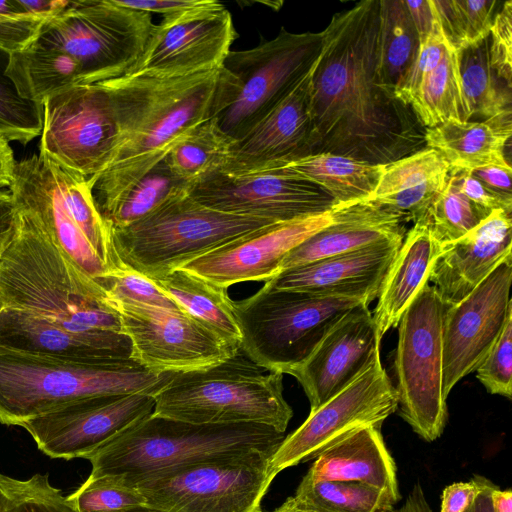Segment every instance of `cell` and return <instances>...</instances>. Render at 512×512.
Returning <instances> with one entry per match:
<instances>
[{
	"mask_svg": "<svg viewBox=\"0 0 512 512\" xmlns=\"http://www.w3.org/2000/svg\"><path fill=\"white\" fill-rule=\"evenodd\" d=\"M379 0L333 15L311 79L312 154L386 165L425 146V128L379 74Z\"/></svg>",
	"mask_w": 512,
	"mask_h": 512,
	"instance_id": "cell-1",
	"label": "cell"
},
{
	"mask_svg": "<svg viewBox=\"0 0 512 512\" xmlns=\"http://www.w3.org/2000/svg\"><path fill=\"white\" fill-rule=\"evenodd\" d=\"M117 125L113 154L88 178L101 213L116 203L196 127L233 101L235 77L224 66L181 77L126 73L101 81Z\"/></svg>",
	"mask_w": 512,
	"mask_h": 512,
	"instance_id": "cell-2",
	"label": "cell"
},
{
	"mask_svg": "<svg viewBox=\"0 0 512 512\" xmlns=\"http://www.w3.org/2000/svg\"><path fill=\"white\" fill-rule=\"evenodd\" d=\"M0 308L20 310L73 332H122L119 313L101 283L18 208L13 237L0 256Z\"/></svg>",
	"mask_w": 512,
	"mask_h": 512,
	"instance_id": "cell-3",
	"label": "cell"
},
{
	"mask_svg": "<svg viewBox=\"0 0 512 512\" xmlns=\"http://www.w3.org/2000/svg\"><path fill=\"white\" fill-rule=\"evenodd\" d=\"M285 437L262 424H193L151 413L83 458L92 466L89 477L114 476L131 487L147 476L196 463L274 454Z\"/></svg>",
	"mask_w": 512,
	"mask_h": 512,
	"instance_id": "cell-4",
	"label": "cell"
},
{
	"mask_svg": "<svg viewBox=\"0 0 512 512\" xmlns=\"http://www.w3.org/2000/svg\"><path fill=\"white\" fill-rule=\"evenodd\" d=\"M173 373L134 360L81 362L0 348V423L20 426L70 402L99 395H153Z\"/></svg>",
	"mask_w": 512,
	"mask_h": 512,
	"instance_id": "cell-5",
	"label": "cell"
},
{
	"mask_svg": "<svg viewBox=\"0 0 512 512\" xmlns=\"http://www.w3.org/2000/svg\"><path fill=\"white\" fill-rule=\"evenodd\" d=\"M9 192L15 207L93 279L100 282L121 266L85 176L35 154L16 162Z\"/></svg>",
	"mask_w": 512,
	"mask_h": 512,
	"instance_id": "cell-6",
	"label": "cell"
},
{
	"mask_svg": "<svg viewBox=\"0 0 512 512\" xmlns=\"http://www.w3.org/2000/svg\"><path fill=\"white\" fill-rule=\"evenodd\" d=\"M152 396V414L193 424L256 423L285 433L293 417L283 374L258 366L241 348L218 364L173 373Z\"/></svg>",
	"mask_w": 512,
	"mask_h": 512,
	"instance_id": "cell-7",
	"label": "cell"
},
{
	"mask_svg": "<svg viewBox=\"0 0 512 512\" xmlns=\"http://www.w3.org/2000/svg\"><path fill=\"white\" fill-rule=\"evenodd\" d=\"M274 223L208 208L186 192L128 226L111 229L113 246L121 265L150 279H157L195 258Z\"/></svg>",
	"mask_w": 512,
	"mask_h": 512,
	"instance_id": "cell-8",
	"label": "cell"
},
{
	"mask_svg": "<svg viewBox=\"0 0 512 512\" xmlns=\"http://www.w3.org/2000/svg\"><path fill=\"white\" fill-rule=\"evenodd\" d=\"M362 303L367 304L350 297L275 289L265 283L252 296L234 301L240 348L265 370L289 374L334 324Z\"/></svg>",
	"mask_w": 512,
	"mask_h": 512,
	"instance_id": "cell-9",
	"label": "cell"
},
{
	"mask_svg": "<svg viewBox=\"0 0 512 512\" xmlns=\"http://www.w3.org/2000/svg\"><path fill=\"white\" fill-rule=\"evenodd\" d=\"M153 26L150 13L116 0H77L69 1L60 14L44 23L36 40L76 59L83 84H92L129 72Z\"/></svg>",
	"mask_w": 512,
	"mask_h": 512,
	"instance_id": "cell-10",
	"label": "cell"
},
{
	"mask_svg": "<svg viewBox=\"0 0 512 512\" xmlns=\"http://www.w3.org/2000/svg\"><path fill=\"white\" fill-rule=\"evenodd\" d=\"M445 304L424 284L402 314L394 354L399 415L427 442L438 439L448 410L442 389V318Z\"/></svg>",
	"mask_w": 512,
	"mask_h": 512,
	"instance_id": "cell-11",
	"label": "cell"
},
{
	"mask_svg": "<svg viewBox=\"0 0 512 512\" xmlns=\"http://www.w3.org/2000/svg\"><path fill=\"white\" fill-rule=\"evenodd\" d=\"M322 47V32L292 33L281 28L258 46L230 51L223 66L235 77L237 92L216 118L235 141L258 124L310 70Z\"/></svg>",
	"mask_w": 512,
	"mask_h": 512,
	"instance_id": "cell-12",
	"label": "cell"
},
{
	"mask_svg": "<svg viewBox=\"0 0 512 512\" xmlns=\"http://www.w3.org/2000/svg\"><path fill=\"white\" fill-rule=\"evenodd\" d=\"M273 454L196 463L142 478L131 487L145 504L167 512H263Z\"/></svg>",
	"mask_w": 512,
	"mask_h": 512,
	"instance_id": "cell-13",
	"label": "cell"
},
{
	"mask_svg": "<svg viewBox=\"0 0 512 512\" xmlns=\"http://www.w3.org/2000/svg\"><path fill=\"white\" fill-rule=\"evenodd\" d=\"M117 140L112 102L102 82L61 91L43 103L39 155L91 178L107 166Z\"/></svg>",
	"mask_w": 512,
	"mask_h": 512,
	"instance_id": "cell-14",
	"label": "cell"
},
{
	"mask_svg": "<svg viewBox=\"0 0 512 512\" xmlns=\"http://www.w3.org/2000/svg\"><path fill=\"white\" fill-rule=\"evenodd\" d=\"M397 406L395 388L379 357L342 391L310 411L307 419L284 438L271 456V476L315 459L358 428H381Z\"/></svg>",
	"mask_w": 512,
	"mask_h": 512,
	"instance_id": "cell-15",
	"label": "cell"
},
{
	"mask_svg": "<svg viewBox=\"0 0 512 512\" xmlns=\"http://www.w3.org/2000/svg\"><path fill=\"white\" fill-rule=\"evenodd\" d=\"M131 358L154 373L182 372L218 364L237 353L231 344L185 311L143 304H115Z\"/></svg>",
	"mask_w": 512,
	"mask_h": 512,
	"instance_id": "cell-16",
	"label": "cell"
},
{
	"mask_svg": "<svg viewBox=\"0 0 512 512\" xmlns=\"http://www.w3.org/2000/svg\"><path fill=\"white\" fill-rule=\"evenodd\" d=\"M237 37L228 9L199 0L153 26L145 49L127 73L181 77L223 66Z\"/></svg>",
	"mask_w": 512,
	"mask_h": 512,
	"instance_id": "cell-17",
	"label": "cell"
},
{
	"mask_svg": "<svg viewBox=\"0 0 512 512\" xmlns=\"http://www.w3.org/2000/svg\"><path fill=\"white\" fill-rule=\"evenodd\" d=\"M188 194L208 208L275 223L322 213L337 205L318 185L278 169L220 170L191 186Z\"/></svg>",
	"mask_w": 512,
	"mask_h": 512,
	"instance_id": "cell-18",
	"label": "cell"
},
{
	"mask_svg": "<svg viewBox=\"0 0 512 512\" xmlns=\"http://www.w3.org/2000/svg\"><path fill=\"white\" fill-rule=\"evenodd\" d=\"M512 256L503 260L467 296L445 304L442 318V389L474 372L497 341L512 311Z\"/></svg>",
	"mask_w": 512,
	"mask_h": 512,
	"instance_id": "cell-19",
	"label": "cell"
},
{
	"mask_svg": "<svg viewBox=\"0 0 512 512\" xmlns=\"http://www.w3.org/2000/svg\"><path fill=\"white\" fill-rule=\"evenodd\" d=\"M150 394L99 395L70 402L20 426L50 458H83L136 421L151 414Z\"/></svg>",
	"mask_w": 512,
	"mask_h": 512,
	"instance_id": "cell-20",
	"label": "cell"
},
{
	"mask_svg": "<svg viewBox=\"0 0 512 512\" xmlns=\"http://www.w3.org/2000/svg\"><path fill=\"white\" fill-rule=\"evenodd\" d=\"M347 204L265 226L187 262L180 269L226 289L241 282H267L280 273L282 260L293 248L338 220Z\"/></svg>",
	"mask_w": 512,
	"mask_h": 512,
	"instance_id": "cell-21",
	"label": "cell"
},
{
	"mask_svg": "<svg viewBox=\"0 0 512 512\" xmlns=\"http://www.w3.org/2000/svg\"><path fill=\"white\" fill-rule=\"evenodd\" d=\"M380 342L365 303L334 324L307 359L289 372L302 386L310 411L342 391L379 358Z\"/></svg>",
	"mask_w": 512,
	"mask_h": 512,
	"instance_id": "cell-22",
	"label": "cell"
},
{
	"mask_svg": "<svg viewBox=\"0 0 512 512\" xmlns=\"http://www.w3.org/2000/svg\"><path fill=\"white\" fill-rule=\"evenodd\" d=\"M316 61L258 124L235 141L223 171L272 169L312 154L311 79Z\"/></svg>",
	"mask_w": 512,
	"mask_h": 512,
	"instance_id": "cell-23",
	"label": "cell"
},
{
	"mask_svg": "<svg viewBox=\"0 0 512 512\" xmlns=\"http://www.w3.org/2000/svg\"><path fill=\"white\" fill-rule=\"evenodd\" d=\"M403 239L382 241L293 267L265 283L275 289L356 298L369 305L378 296Z\"/></svg>",
	"mask_w": 512,
	"mask_h": 512,
	"instance_id": "cell-24",
	"label": "cell"
},
{
	"mask_svg": "<svg viewBox=\"0 0 512 512\" xmlns=\"http://www.w3.org/2000/svg\"><path fill=\"white\" fill-rule=\"evenodd\" d=\"M511 247V214L493 210L466 235L441 246L428 282L436 288L444 304H454L512 256Z\"/></svg>",
	"mask_w": 512,
	"mask_h": 512,
	"instance_id": "cell-25",
	"label": "cell"
},
{
	"mask_svg": "<svg viewBox=\"0 0 512 512\" xmlns=\"http://www.w3.org/2000/svg\"><path fill=\"white\" fill-rule=\"evenodd\" d=\"M0 348L81 362L132 360L130 340L122 332H73L9 308H0Z\"/></svg>",
	"mask_w": 512,
	"mask_h": 512,
	"instance_id": "cell-26",
	"label": "cell"
},
{
	"mask_svg": "<svg viewBox=\"0 0 512 512\" xmlns=\"http://www.w3.org/2000/svg\"><path fill=\"white\" fill-rule=\"evenodd\" d=\"M406 221L404 214L371 201L351 202L338 220L293 248L282 260L280 272L382 241L404 238Z\"/></svg>",
	"mask_w": 512,
	"mask_h": 512,
	"instance_id": "cell-27",
	"label": "cell"
},
{
	"mask_svg": "<svg viewBox=\"0 0 512 512\" xmlns=\"http://www.w3.org/2000/svg\"><path fill=\"white\" fill-rule=\"evenodd\" d=\"M304 477L357 482L386 491L398 501L401 498L395 461L381 428L374 426L358 428L323 451Z\"/></svg>",
	"mask_w": 512,
	"mask_h": 512,
	"instance_id": "cell-28",
	"label": "cell"
},
{
	"mask_svg": "<svg viewBox=\"0 0 512 512\" xmlns=\"http://www.w3.org/2000/svg\"><path fill=\"white\" fill-rule=\"evenodd\" d=\"M451 167L435 149L424 147L384 166L379 183L368 199L422 222L446 187Z\"/></svg>",
	"mask_w": 512,
	"mask_h": 512,
	"instance_id": "cell-29",
	"label": "cell"
},
{
	"mask_svg": "<svg viewBox=\"0 0 512 512\" xmlns=\"http://www.w3.org/2000/svg\"><path fill=\"white\" fill-rule=\"evenodd\" d=\"M441 245L428 226L414 223L385 274L372 313L380 339L399 320L419 289L428 282L432 264Z\"/></svg>",
	"mask_w": 512,
	"mask_h": 512,
	"instance_id": "cell-30",
	"label": "cell"
},
{
	"mask_svg": "<svg viewBox=\"0 0 512 512\" xmlns=\"http://www.w3.org/2000/svg\"><path fill=\"white\" fill-rule=\"evenodd\" d=\"M511 120V114H507L482 122L447 121L425 129V146L438 151L455 171L511 166L505 155Z\"/></svg>",
	"mask_w": 512,
	"mask_h": 512,
	"instance_id": "cell-31",
	"label": "cell"
},
{
	"mask_svg": "<svg viewBox=\"0 0 512 512\" xmlns=\"http://www.w3.org/2000/svg\"><path fill=\"white\" fill-rule=\"evenodd\" d=\"M5 75L20 97L42 105L61 91L83 85L76 59L36 39L25 49L8 55Z\"/></svg>",
	"mask_w": 512,
	"mask_h": 512,
	"instance_id": "cell-32",
	"label": "cell"
},
{
	"mask_svg": "<svg viewBox=\"0 0 512 512\" xmlns=\"http://www.w3.org/2000/svg\"><path fill=\"white\" fill-rule=\"evenodd\" d=\"M384 166L322 152L272 169L310 181L325 190L336 204H346L368 200L379 183Z\"/></svg>",
	"mask_w": 512,
	"mask_h": 512,
	"instance_id": "cell-33",
	"label": "cell"
},
{
	"mask_svg": "<svg viewBox=\"0 0 512 512\" xmlns=\"http://www.w3.org/2000/svg\"><path fill=\"white\" fill-rule=\"evenodd\" d=\"M186 313L225 341L240 346L241 332L227 289L183 269L151 279Z\"/></svg>",
	"mask_w": 512,
	"mask_h": 512,
	"instance_id": "cell-34",
	"label": "cell"
},
{
	"mask_svg": "<svg viewBox=\"0 0 512 512\" xmlns=\"http://www.w3.org/2000/svg\"><path fill=\"white\" fill-rule=\"evenodd\" d=\"M410 108L426 129L451 121H469L459 71L458 51L448 46L439 64L422 80Z\"/></svg>",
	"mask_w": 512,
	"mask_h": 512,
	"instance_id": "cell-35",
	"label": "cell"
},
{
	"mask_svg": "<svg viewBox=\"0 0 512 512\" xmlns=\"http://www.w3.org/2000/svg\"><path fill=\"white\" fill-rule=\"evenodd\" d=\"M464 101L470 118L487 119L511 114V86L490 66L489 36L458 51Z\"/></svg>",
	"mask_w": 512,
	"mask_h": 512,
	"instance_id": "cell-36",
	"label": "cell"
},
{
	"mask_svg": "<svg viewBox=\"0 0 512 512\" xmlns=\"http://www.w3.org/2000/svg\"><path fill=\"white\" fill-rule=\"evenodd\" d=\"M288 501L305 512H393L398 502L390 493L365 484L306 477Z\"/></svg>",
	"mask_w": 512,
	"mask_h": 512,
	"instance_id": "cell-37",
	"label": "cell"
},
{
	"mask_svg": "<svg viewBox=\"0 0 512 512\" xmlns=\"http://www.w3.org/2000/svg\"><path fill=\"white\" fill-rule=\"evenodd\" d=\"M235 140L211 118L196 127L165 158L169 170L189 188L229 163Z\"/></svg>",
	"mask_w": 512,
	"mask_h": 512,
	"instance_id": "cell-38",
	"label": "cell"
},
{
	"mask_svg": "<svg viewBox=\"0 0 512 512\" xmlns=\"http://www.w3.org/2000/svg\"><path fill=\"white\" fill-rule=\"evenodd\" d=\"M379 74L394 92L414 65L420 39L404 0H379Z\"/></svg>",
	"mask_w": 512,
	"mask_h": 512,
	"instance_id": "cell-39",
	"label": "cell"
},
{
	"mask_svg": "<svg viewBox=\"0 0 512 512\" xmlns=\"http://www.w3.org/2000/svg\"><path fill=\"white\" fill-rule=\"evenodd\" d=\"M188 190L189 187L163 161L101 214L112 229L122 228Z\"/></svg>",
	"mask_w": 512,
	"mask_h": 512,
	"instance_id": "cell-40",
	"label": "cell"
},
{
	"mask_svg": "<svg viewBox=\"0 0 512 512\" xmlns=\"http://www.w3.org/2000/svg\"><path fill=\"white\" fill-rule=\"evenodd\" d=\"M447 42L457 51L486 39L497 13L495 0H433Z\"/></svg>",
	"mask_w": 512,
	"mask_h": 512,
	"instance_id": "cell-41",
	"label": "cell"
},
{
	"mask_svg": "<svg viewBox=\"0 0 512 512\" xmlns=\"http://www.w3.org/2000/svg\"><path fill=\"white\" fill-rule=\"evenodd\" d=\"M491 212L479 207L461 193L450 173L446 187L421 223L428 226L433 238L442 246L466 235Z\"/></svg>",
	"mask_w": 512,
	"mask_h": 512,
	"instance_id": "cell-42",
	"label": "cell"
},
{
	"mask_svg": "<svg viewBox=\"0 0 512 512\" xmlns=\"http://www.w3.org/2000/svg\"><path fill=\"white\" fill-rule=\"evenodd\" d=\"M0 512H77L48 474L17 479L0 474Z\"/></svg>",
	"mask_w": 512,
	"mask_h": 512,
	"instance_id": "cell-43",
	"label": "cell"
},
{
	"mask_svg": "<svg viewBox=\"0 0 512 512\" xmlns=\"http://www.w3.org/2000/svg\"><path fill=\"white\" fill-rule=\"evenodd\" d=\"M0 65V136L27 144L39 136L43 125V105L23 99Z\"/></svg>",
	"mask_w": 512,
	"mask_h": 512,
	"instance_id": "cell-44",
	"label": "cell"
},
{
	"mask_svg": "<svg viewBox=\"0 0 512 512\" xmlns=\"http://www.w3.org/2000/svg\"><path fill=\"white\" fill-rule=\"evenodd\" d=\"M77 512H121L145 504L142 494L114 476L88 477L67 496Z\"/></svg>",
	"mask_w": 512,
	"mask_h": 512,
	"instance_id": "cell-45",
	"label": "cell"
},
{
	"mask_svg": "<svg viewBox=\"0 0 512 512\" xmlns=\"http://www.w3.org/2000/svg\"><path fill=\"white\" fill-rule=\"evenodd\" d=\"M109 304H143L169 310H182L150 278L124 265L100 281Z\"/></svg>",
	"mask_w": 512,
	"mask_h": 512,
	"instance_id": "cell-46",
	"label": "cell"
},
{
	"mask_svg": "<svg viewBox=\"0 0 512 512\" xmlns=\"http://www.w3.org/2000/svg\"><path fill=\"white\" fill-rule=\"evenodd\" d=\"M477 379L490 394L512 396V311L507 315L497 341L475 370Z\"/></svg>",
	"mask_w": 512,
	"mask_h": 512,
	"instance_id": "cell-47",
	"label": "cell"
},
{
	"mask_svg": "<svg viewBox=\"0 0 512 512\" xmlns=\"http://www.w3.org/2000/svg\"><path fill=\"white\" fill-rule=\"evenodd\" d=\"M43 24L18 0H0V52L9 55L25 49L37 38Z\"/></svg>",
	"mask_w": 512,
	"mask_h": 512,
	"instance_id": "cell-48",
	"label": "cell"
},
{
	"mask_svg": "<svg viewBox=\"0 0 512 512\" xmlns=\"http://www.w3.org/2000/svg\"><path fill=\"white\" fill-rule=\"evenodd\" d=\"M448 46L451 45L437 20L432 32L421 42L414 65L395 89V96L402 103L410 107L423 78L439 64Z\"/></svg>",
	"mask_w": 512,
	"mask_h": 512,
	"instance_id": "cell-49",
	"label": "cell"
},
{
	"mask_svg": "<svg viewBox=\"0 0 512 512\" xmlns=\"http://www.w3.org/2000/svg\"><path fill=\"white\" fill-rule=\"evenodd\" d=\"M489 61L497 76L511 86L512 1L497 11L489 34Z\"/></svg>",
	"mask_w": 512,
	"mask_h": 512,
	"instance_id": "cell-50",
	"label": "cell"
},
{
	"mask_svg": "<svg viewBox=\"0 0 512 512\" xmlns=\"http://www.w3.org/2000/svg\"><path fill=\"white\" fill-rule=\"evenodd\" d=\"M490 483L486 477L475 475L469 481L446 486L442 493L440 512H465Z\"/></svg>",
	"mask_w": 512,
	"mask_h": 512,
	"instance_id": "cell-51",
	"label": "cell"
},
{
	"mask_svg": "<svg viewBox=\"0 0 512 512\" xmlns=\"http://www.w3.org/2000/svg\"><path fill=\"white\" fill-rule=\"evenodd\" d=\"M451 177L460 192L479 207L489 212L501 209L511 214L512 206L485 187L470 172L451 169Z\"/></svg>",
	"mask_w": 512,
	"mask_h": 512,
	"instance_id": "cell-52",
	"label": "cell"
},
{
	"mask_svg": "<svg viewBox=\"0 0 512 512\" xmlns=\"http://www.w3.org/2000/svg\"><path fill=\"white\" fill-rule=\"evenodd\" d=\"M485 187L512 206L511 166L490 165L470 172Z\"/></svg>",
	"mask_w": 512,
	"mask_h": 512,
	"instance_id": "cell-53",
	"label": "cell"
},
{
	"mask_svg": "<svg viewBox=\"0 0 512 512\" xmlns=\"http://www.w3.org/2000/svg\"><path fill=\"white\" fill-rule=\"evenodd\" d=\"M404 4L422 42L432 32L438 20L433 0H404Z\"/></svg>",
	"mask_w": 512,
	"mask_h": 512,
	"instance_id": "cell-54",
	"label": "cell"
},
{
	"mask_svg": "<svg viewBox=\"0 0 512 512\" xmlns=\"http://www.w3.org/2000/svg\"><path fill=\"white\" fill-rule=\"evenodd\" d=\"M118 4L147 13L175 14L196 5L199 0H116Z\"/></svg>",
	"mask_w": 512,
	"mask_h": 512,
	"instance_id": "cell-55",
	"label": "cell"
},
{
	"mask_svg": "<svg viewBox=\"0 0 512 512\" xmlns=\"http://www.w3.org/2000/svg\"><path fill=\"white\" fill-rule=\"evenodd\" d=\"M16 207L9 190H0V256L9 245L14 231Z\"/></svg>",
	"mask_w": 512,
	"mask_h": 512,
	"instance_id": "cell-56",
	"label": "cell"
},
{
	"mask_svg": "<svg viewBox=\"0 0 512 512\" xmlns=\"http://www.w3.org/2000/svg\"><path fill=\"white\" fill-rule=\"evenodd\" d=\"M18 2L26 12L42 23L53 19L69 4L67 0H18Z\"/></svg>",
	"mask_w": 512,
	"mask_h": 512,
	"instance_id": "cell-57",
	"label": "cell"
},
{
	"mask_svg": "<svg viewBox=\"0 0 512 512\" xmlns=\"http://www.w3.org/2000/svg\"><path fill=\"white\" fill-rule=\"evenodd\" d=\"M16 161L9 141L0 136V190H9Z\"/></svg>",
	"mask_w": 512,
	"mask_h": 512,
	"instance_id": "cell-58",
	"label": "cell"
},
{
	"mask_svg": "<svg viewBox=\"0 0 512 512\" xmlns=\"http://www.w3.org/2000/svg\"><path fill=\"white\" fill-rule=\"evenodd\" d=\"M393 512H433L420 483H416L408 494L404 504Z\"/></svg>",
	"mask_w": 512,
	"mask_h": 512,
	"instance_id": "cell-59",
	"label": "cell"
},
{
	"mask_svg": "<svg viewBox=\"0 0 512 512\" xmlns=\"http://www.w3.org/2000/svg\"><path fill=\"white\" fill-rule=\"evenodd\" d=\"M492 512H512V491L496 487L491 492Z\"/></svg>",
	"mask_w": 512,
	"mask_h": 512,
	"instance_id": "cell-60",
	"label": "cell"
},
{
	"mask_svg": "<svg viewBox=\"0 0 512 512\" xmlns=\"http://www.w3.org/2000/svg\"><path fill=\"white\" fill-rule=\"evenodd\" d=\"M497 486L491 482L465 512H492L491 492Z\"/></svg>",
	"mask_w": 512,
	"mask_h": 512,
	"instance_id": "cell-61",
	"label": "cell"
},
{
	"mask_svg": "<svg viewBox=\"0 0 512 512\" xmlns=\"http://www.w3.org/2000/svg\"><path fill=\"white\" fill-rule=\"evenodd\" d=\"M121 512H167V511L153 508L151 506L143 504V505H139V506H136L133 508H129V509L121 511Z\"/></svg>",
	"mask_w": 512,
	"mask_h": 512,
	"instance_id": "cell-62",
	"label": "cell"
},
{
	"mask_svg": "<svg viewBox=\"0 0 512 512\" xmlns=\"http://www.w3.org/2000/svg\"><path fill=\"white\" fill-rule=\"evenodd\" d=\"M271 512H305V511L297 509L287 499L280 507L276 508L275 510H273Z\"/></svg>",
	"mask_w": 512,
	"mask_h": 512,
	"instance_id": "cell-63",
	"label": "cell"
}]
</instances>
